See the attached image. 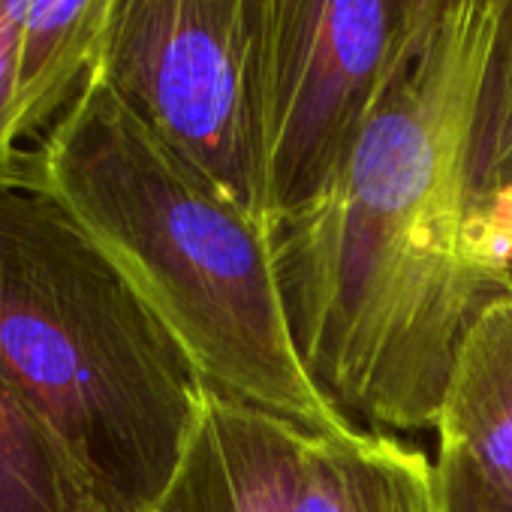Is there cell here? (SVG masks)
Masks as SVG:
<instances>
[{
  "mask_svg": "<svg viewBox=\"0 0 512 512\" xmlns=\"http://www.w3.org/2000/svg\"><path fill=\"white\" fill-rule=\"evenodd\" d=\"M491 22V0H455L338 172L275 223L302 362L371 431H434L458 341L497 293L467 175Z\"/></svg>",
  "mask_w": 512,
  "mask_h": 512,
  "instance_id": "cell-1",
  "label": "cell"
},
{
  "mask_svg": "<svg viewBox=\"0 0 512 512\" xmlns=\"http://www.w3.org/2000/svg\"><path fill=\"white\" fill-rule=\"evenodd\" d=\"M37 187L133 284L211 392L311 431L353 425L293 338L275 229L91 76L34 151Z\"/></svg>",
  "mask_w": 512,
  "mask_h": 512,
  "instance_id": "cell-2",
  "label": "cell"
},
{
  "mask_svg": "<svg viewBox=\"0 0 512 512\" xmlns=\"http://www.w3.org/2000/svg\"><path fill=\"white\" fill-rule=\"evenodd\" d=\"M0 371L109 512H151L208 386L187 353L40 187H0Z\"/></svg>",
  "mask_w": 512,
  "mask_h": 512,
  "instance_id": "cell-3",
  "label": "cell"
},
{
  "mask_svg": "<svg viewBox=\"0 0 512 512\" xmlns=\"http://www.w3.org/2000/svg\"><path fill=\"white\" fill-rule=\"evenodd\" d=\"M94 76L178 157L275 229L263 0H112Z\"/></svg>",
  "mask_w": 512,
  "mask_h": 512,
  "instance_id": "cell-4",
  "label": "cell"
},
{
  "mask_svg": "<svg viewBox=\"0 0 512 512\" xmlns=\"http://www.w3.org/2000/svg\"><path fill=\"white\" fill-rule=\"evenodd\" d=\"M266 175L272 220L344 163L413 61L410 0H263Z\"/></svg>",
  "mask_w": 512,
  "mask_h": 512,
  "instance_id": "cell-5",
  "label": "cell"
},
{
  "mask_svg": "<svg viewBox=\"0 0 512 512\" xmlns=\"http://www.w3.org/2000/svg\"><path fill=\"white\" fill-rule=\"evenodd\" d=\"M305 431L208 389L181 464L151 512H293Z\"/></svg>",
  "mask_w": 512,
  "mask_h": 512,
  "instance_id": "cell-6",
  "label": "cell"
},
{
  "mask_svg": "<svg viewBox=\"0 0 512 512\" xmlns=\"http://www.w3.org/2000/svg\"><path fill=\"white\" fill-rule=\"evenodd\" d=\"M437 464L512 500V293H494L464 329L434 422Z\"/></svg>",
  "mask_w": 512,
  "mask_h": 512,
  "instance_id": "cell-7",
  "label": "cell"
},
{
  "mask_svg": "<svg viewBox=\"0 0 512 512\" xmlns=\"http://www.w3.org/2000/svg\"><path fill=\"white\" fill-rule=\"evenodd\" d=\"M293 512H449L437 458L362 425L305 431Z\"/></svg>",
  "mask_w": 512,
  "mask_h": 512,
  "instance_id": "cell-8",
  "label": "cell"
},
{
  "mask_svg": "<svg viewBox=\"0 0 512 512\" xmlns=\"http://www.w3.org/2000/svg\"><path fill=\"white\" fill-rule=\"evenodd\" d=\"M112 0H25L19 40L22 136L49 133L94 76Z\"/></svg>",
  "mask_w": 512,
  "mask_h": 512,
  "instance_id": "cell-9",
  "label": "cell"
},
{
  "mask_svg": "<svg viewBox=\"0 0 512 512\" xmlns=\"http://www.w3.org/2000/svg\"><path fill=\"white\" fill-rule=\"evenodd\" d=\"M0 512H109L34 404L0 371Z\"/></svg>",
  "mask_w": 512,
  "mask_h": 512,
  "instance_id": "cell-10",
  "label": "cell"
},
{
  "mask_svg": "<svg viewBox=\"0 0 512 512\" xmlns=\"http://www.w3.org/2000/svg\"><path fill=\"white\" fill-rule=\"evenodd\" d=\"M491 43L470 139V208L512 205V0H491Z\"/></svg>",
  "mask_w": 512,
  "mask_h": 512,
  "instance_id": "cell-11",
  "label": "cell"
},
{
  "mask_svg": "<svg viewBox=\"0 0 512 512\" xmlns=\"http://www.w3.org/2000/svg\"><path fill=\"white\" fill-rule=\"evenodd\" d=\"M25 0H0V187H37L34 151L22 142L19 112V40Z\"/></svg>",
  "mask_w": 512,
  "mask_h": 512,
  "instance_id": "cell-12",
  "label": "cell"
},
{
  "mask_svg": "<svg viewBox=\"0 0 512 512\" xmlns=\"http://www.w3.org/2000/svg\"><path fill=\"white\" fill-rule=\"evenodd\" d=\"M473 229L497 293H512V205L473 211Z\"/></svg>",
  "mask_w": 512,
  "mask_h": 512,
  "instance_id": "cell-13",
  "label": "cell"
},
{
  "mask_svg": "<svg viewBox=\"0 0 512 512\" xmlns=\"http://www.w3.org/2000/svg\"><path fill=\"white\" fill-rule=\"evenodd\" d=\"M440 473L446 482L449 512H512V500L497 497L494 491L479 485L473 476H467L455 467H443V464H440Z\"/></svg>",
  "mask_w": 512,
  "mask_h": 512,
  "instance_id": "cell-14",
  "label": "cell"
},
{
  "mask_svg": "<svg viewBox=\"0 0 512 512\" xmlns=\"http://www.w3.org/2000/svg\"><path fill=\"white\" fill-rule=\"evenodd\" d=\"M455 0H410V25H413V55L428 43L434 28L452 10Z\"/></svg>",
  "mask_w": 512,
  "mask_h": 512,
  "instance_id": "cell-15",
  "label": "cell"
}]
</instances>
